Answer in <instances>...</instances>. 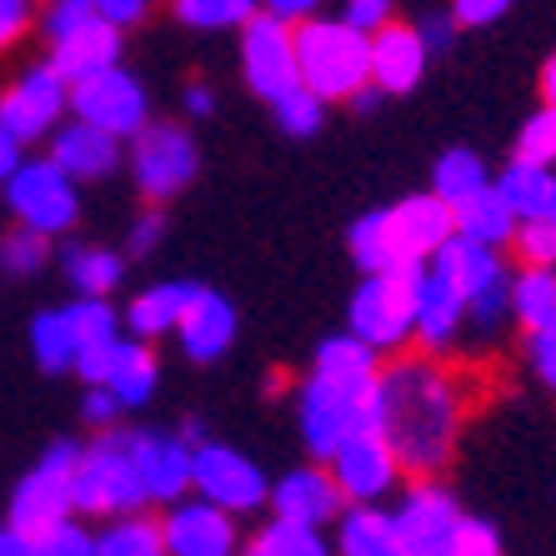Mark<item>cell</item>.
<instances>
[{
    "instance_id": "obj_53",
    "label": "cell",
    "mask_w": 556,
    "mask_h": 556,
    "mask_svg": "<svg viewBox=\"0 0 556 556\" xmlns=\"http://www.w3.org/2000/svg\"><path fill=\"white\" fill-rule=\"evenodd\" d=\"M21 151H26V146H21V141H15V136H11V130L0 126V186L11 181V170L21 166V161H26V155H21Z\"/></svg>"
},
{
    "instance_id": "obj_16",
    "label": "cell",
    "mask_w": 556,
    "mask_h": 556,
    "mask_svg": "<svg viewBox=\"0 0 556 556\" xmlns=\"http://www.w3.org/2000/svg\"><path fill=\"white\" fill-rule=\"evenodd\" d=\"M130 452V466L141 477L146 502L170 506L176 496L191 492V452L195 441H186L181 431H121Z\"/></svg>"
},
{
    "instance_id": "obj_33",
    "label": "cell",
    "mask_w": 556,
    "mask_h": 556,
    "mask_svg": "<svg viewBox=\"0 0 556 556\" xmlns=\"http://www.w3.org/2000/svg\"><path fill=\"white\" fill-rule=\"evenodd\" d=\"M30 351H36L40 371H51V376L76 371L80 341H76V326H71V316H65V306H55V311H40L36 321H30Z\"/></svg>"
},
{
    "instance_id": "obj_51",
    "label": "cell",
    "mask_w": 556,
    "mask_h": 556,
    "mask_svg": "<svg viewBox=\"0 0 556 556\" xmlns=\"http://www.w3.org/2000/svg\"><path fill=\"white\" fill-rule=\"evenodd\" d=\"M96 11L105 15V21H116L121 30L126 26H136L146 11H151V0H96Z\"/></svg>"
},
{
    "instance_id": "obj_44",
    "label": "cell",
    "mask_w": 556,
    "mask_h": 556,
    "mask_svg": "<svg viewBox=\"0 0 556 556\" xmlns=\"http://www.w3.org/2000/svg\"><path fill=\"white\" fill-rule=\"evenodd\" d=\"M161 236H166V216H161V206L151 201V211H141V216L130 220L126 251H136V256H151V251L161 247Z\"/></svg>"
},
{
    "instance_id": "obj_9",
    "label": "cell",
    "mask_w": 556,
    "mask_h": 556,
    "mask_svg": "<svg viewBox=\"0 0 556 556\" xmlns=\"http://www.w3.org/2000/svg\"><path fill=\"white\" fill-rule=\"evenodd\" d=\"M5 206L21 226L46 236H65L80 220V181H71L51 155L46 161H21L5 181Z\"/></svg>"
},
{
    "instance_id": "obj_22",
    "label": "cell",
    "mask_w": 556,
    "mask_h": 556,
    "mask_svg": "<svg viewBox=\"0 0 556 556\" xmlns=\"http://www.w3.org/2000/svg\"><path fill=\"white\" fill-rule=\"evenodd\" d=\"M236 306L220 291H195V301L186 306V316H181V326H176V337H181V351L191 356L195 366H211V362H220L226 351L236 346Z\"/></svg>"
},
{
    "instance_id": "obj_52",
    "label": "cell",
    "mask_w": 556,
    "mask_h": 556,
    "mask_svg": "<svg viewBox=\"0 0 556 556\" xmlns=\"http://www.w3.org/2000/svg\"><path fill=\"white\" fill-rule=\"evenodd\" d=\"M261 11L281 15V21H291V26H301V21H311V15L321 11V0H261Z\"/></svg>"
},
{
    "instance_id": "obj_17",
    "label": "cell",
    "mask_w": 556,
    "mask_h": 556,
    "mask_svg": "<svg viewBox=\"0 0 556 556\" xmlns=\"http://www.w3.org/2000/svg\"><path fill=\"white\" fill-rule=\"evenodd\" d=\"M326 466H331V477H337V486H341L346 502H381V496H391L396 492V481L406 477L402 462H396V452H391L387 437H381L376 427L346 437L337 452L326 456Z\"/></svg>"
},
{
    "instance_id": "obj_30",
    "label": "cell",
    "mask_w": 556,
    "mask_h": 556,
    "mask_svg": "<svg viewBox=\"0 0 556 556\" xmlns=\"http://www.w3.org/2000/svg\"><path fill=\"white\" fill-rule=\"evenodd\" d=\"M511 321L521 331H546L556 326V266H527L511 271Z\"/></svg>"
},
{
    "instance_id": "obj_6",
    "label": "cell",
    "mask_w": 556,
    "mask_h": 556,
    "mask_svg": "<svg viewBox=\"0 0 556 556\" xmlns=\"http://www.w3.org/2000/svg\"><path fill=\"white\" fill-rule=\"evenodd\" d=\"M416 281H421V266L362 271V286H356L351 311H346V331H356L381 356L402 351L416 331Z\"/></svg>"
},
{
    "instance_id": "obj_4",
    "label": "cell",
    "mask_w": 556,
    "mask_h": 556,
    "mask_svg": "<svg viewBox=\"0 0 556 556\" xmlns=\"http://www.w3.org/2000/svg\"><path fill=\"white\" fill-rule=\"evenodd\" d=\"M296 65H301V86L331 101H351L371 80V36L356 30L351 21H326L311 15L296 26Z\"/></svg>"
},
{
    "instance_id": "obj_20",
    "label": "cell",
    "mask_w": 556,
    "mask_h": 556,
    "mask_svg": "<svg viewBox=\"0 0 556 556\" xmlns=\"http://www.w3.org/2000/svg\"><path fill=\"white\" fill-rule=\"evenodd\" d=\"M341 496L337 477H331V466H296V471H286L281 481L271 486V511L276 517H291V521H306V527H337Z\"/></svg>"
},
{
    "instance_id": "obj_35",
    "label": "cell",
    "mask_w": 556,
    "mask_h": 556,
    "mask_svg": "<svg viewBox=\"0 0 556 556\" xmlns=\"http://www.w3.org/2000/svg\"><path fill=\"white\" fill-rule=\"evenodd\" d=\"M247 552L251 556H326V536H321V527H306V521H291V517H271L247 542Z\"/></svg>"
},
{
    "instance_id": "obj_10",
    "label": "cell",
    "mask_w": 556,
    "mask_h": 556,
    "mask_svg": "<svg viewBox=\"0 0 556 556\" xmlns=\"http://www.w3.org/2000/svg\"><path fill=\"white\" fill-rule=\"evenodd\" d=\"M76 441H55L51 452L30 466L21 486L11 492V527L26 531V536H40L51 531L55 521L76 517V496H71V481H76Z\"/></svg>"
},
{
    "instance_id": "obj_19",
    "label": "cell",
    "mask_w": 556,
    "mask_h": 556,
    "mask_svg": "<svg viewBox=\"0 0 556 556\" xmlns=\"http://www.w3.org/2000/svg\"><path fill=\"white\" fill-rule=\"evenodd\" d=\"M427 40L416 26H402L396 15H391L381 30H371V86H381L387 96H406L421 86L427 76Z\"/></svg>"
},
{
    "instance_id": "obj_24",
    "label": "cell",
    "mask_w": 556,
    "mask_h": 556,
    "mask_svg": "<svg viewBox=\"0 0 556 556\" xmlns=\"http://www.w3.org/2000/svg\"><path fill=\"white\" fill-rule=\"evenodd\" d=\"M462 326H466V301L456 296L441 276H431L427 266H421V281H416V331H412V341H421V346L437 356V351H446L456 337H462Z\"/></svg>"
},
{
    "instance_id": "obj_11",
    "label": "cell",
    "mask_w": 556,
    "mask_h": 556,
    "mask_svg": "<svg viewBox=\"0 0 556 556\" xmlns=\"http://www.w3.org/2000/svg\"><path fill=\"white\" fill-rule=\"evenodd\" d=\"M191 492H201L206 502L226 506L236 517H251V511L271 502V481L261 477V466L251 456H241L236 446L201 437L191 452Z\"/></svg>"
},
{
    "instance_id": "obj_7",
    "label": "cell",
    "mask_w": 556,
    "mask_h": 556,
    "mask_svg": "<svg viewBox=\"0 0 556 556\" xmlns=\"http://www.w3.org/2000/svg\"><path fill=\"white\" fill-rule=\"evenodd\" d=\"M201 170V151H195V136L176 121H146L136 136H130V181L146 201L166 206L170 195H181Z\"/></svg>"
},
{
    "instance_id": "obj_34",
    "label": "cell",
    "mask_w": 556,
    "mask_h": 556,
    "mask_svg": "<svg viewBox=\"0 0 556 556\" xmlns=\"http://www.w3.org/2000/svg\"><path fill=\"white\" fill-rule=\"evenodd\" d=\"M492 186V170L481 166L477 151H466V146H456V151H441V161L431 166V191L446 201V206H462V201H471L477 191H486Z\"/></svg>"
},
{
    "instance_id": "obj_41",
    "label": "cell",
    "mask_w": 556,
    "mask_h": 556,
    "mask_svg": "<svg viewBox=\"0 0 556 556\" xmlns=\"http://www.w3.org/2000/svg\"><path fill=\"white\" fill-rule=\"evenodd\" d=\"M36 556H96V536L76 517H65L36 536Z\"/></svg>"
},
{
    "instance_id": "obj_2",
    "label": "cell",
    "mask_w": 556,
    "mask_h": 556,
    "mask_svg": "<svg viewBox=\"0 0 556 556\" xmlns=\"http://www.w3.org/2000/svg\"><path fill=\"white\" fill-rule=\"evenodd\" d=\"M456 231L452 206L441 201L437 191L406 195L396 206L366 211L356 226H351V261L362 271H396V266H427L431 251Z\"/></svg>"
},
{
    "instance_id": "obj_27",
    "label": "cell",
    "mask_w": 556,
    "mask_h": 556,
    "mask_svg": "<svg viewBox=\"0 0 556 556\" xmlns=\"http://www.w3.org/2000/svg\"><path fill=\"white\" fill-rule=\"evenodd\" d=\"M337 546L346 556H402L396 521L381 511V502H346L337 517Z\"/></svg>"
},
{
    "instance_id": "obj_28",
    "label": "cell",
    "mask_w": 556,
    "mask_h": 556,
    "mask_svg": "<svg viewBox=\"0 0 556 556\" xmlns=\"http://www.w3.org/2000/svg\"><path fill=\"white\" fill-rule=\"evenodd\" d=\"M105 387L116 391L126 412H136V406L151 402L155 387H161V366H155V356H151V341L121 337L116 356H111V371H105Z\"/></svg>"
},
{
    "instance_id": "obj_56",
    "label": "cell",
    "mask_w": 556,
    "mask_h": 556,
    "mask_svg": "<svg viewBox=\"0 0 556 556\" xmlns=\"http://www.w3.org/2000/svg\"><path fill=\"white\" fill-rule=\"evenodd\" d=\"M542 101L556 105V55L546 61V71H542Z\"/></svg>"
},
{
    "instance_id": "obj_31",
    "label": "cell",
    "mask_w": 556,
    "mask_h": 556,
    "mask_svg": "<svg viewBox=\"0 0 556 556\" xmlns=\"http://www.w3.org/2000/svg\"><path fill=\"white\" fill-rule=\"evenodd\" d=\"M61 271L71 281V291H80V296H111L121 276H126V261L111 247H80L76 241V247H65Z\"/></svg>"
},
{
    "instance_id": "obj_42",
    "label": "cell",
    "mask_w": 556,
    "mask_h": 556,
    "mask_svg": "<svg viewBox=\"0 0 556 556\" xmlns=\"http://www.w3.org/2000/svg\"><path fill=\"white\" fill-rule=\"evenodd\" d=\"M496 552H502V536H496L492 521L462 517V527H456V546H452V556H496Z\"/></svg>"
},
{
    "instance_id": "obj_21",
    "label": "cell",
    "mask_w": 556,
    "mask_h": 556,
    "mask_svg": "<svg viewBox=\"0 0 556 556\" xmlns=\"http://www.w3.org/2000/svg\"><path fill=\"white\" fill-rule=\"evenodd\" d=\"M51 161L71 176V181H105L111 170L121 166V141L111 136V130L91 126V121H61V126L51 130Z\"/></svg>"
},
{
    "instance_id": "obj_43",
    "label": "cell",
    "mask_w": 556,
    "mask_h": 556,
    "mask_svg": "<svg viewBox=\"0 0 556 556\" xmlns=\"http://www.w3.org/2000/svg\"><path fill=\"white\" fill-rule=\"evenodd\" d=\"M96 15V0H51V11H46V40H55V36H65V30H76V26H86Z\"/></svg>"
},
{
    "instance_id": "obj_15",
    "label": "cell",
    "mask_w": 556,
    "mask_h": 556,
    "mask_svg": "<svg viewBox=\"0 0 556 556\" xmlns=\"http://www.w3.org/2000/svg\"><path fill=\"white\" fill-rule=\"evenodd\" d=\"M396 546L402 556H452L456 527H462V506L456 496L431 477H416V486L396 502Z\"/></svg>"
},
{
    "instance_id": "obj_5",
    "label": "cell",
    "mask_w": 556,
    "mask_h": 556,
    "mask_svg": "<svg viewBox=\"0 0 556 556\" xmlns=\"http://www.w3.org/2000/svg\"><path fill=\"white\" fill-rule=\"evenodd\" d=\"M296 421L306 452L316 462H326L346 437L376 427V381H346V376L311 371L296 396Z\"/></svg>"
},
{
    "instance_id": "obj_12",
    "label": "cell",
    "mask_w": 556,
    "mask_h": 556,
    "mask_svg": "<svg viewBox=\"0 0 556 556\" xmlns=\"http://www.w3.org/2000/svg\"><path fill=\"white\" fill-rule=\"evenodd\" d=\"M71 116L111 130L116 141H130L151 121V105H146V86L116 61V65H105V71L71 80Z\"/></svg>"
},
{
    "instance_id": "obj_47",
    "label": "cell",
    "mask_w": 556,
    "mask_h": 556,
    "mask_svg": "<svg viewBox=\"0 0 556 556\" xmlns=\"http://www.w3.org/2000/svg\"><path fill=\"white\" fill-rule=\"evenodd\" d=\"M80 412H86V421H91V427H111V421H116L126 406H121V396L105 387V381H91V387H86V402H80Z\"/></svg>"
},
{
    "instance_id": "obj_1",
    "label": "cell",
    "mask_w": 556,
    "mask_h": 556,
    "mask_svg": "<svg viewBox=\"0 0 556 556\" xmlns=\"http://www.w3.org/2000/svg\"><path fill=\"white\" fill-rule=\"evenodd\" d=\"M466 421V391L456 371L427 356H402L376 376V431L387 437L406 477H437L452 462Z\"/></svg>"
},
{
    "instance_id": "obj_3",
    "label": "cell",
    "mask_w": 556,
    "mask_h": 556,
    "mask_svg": "<svg viewBox=\"0 0 556 556\" xmlns=\"http://www.w3.org/2000/svg\"><path fill=\"white\" fill-rule=\"evenodd\" d=\"M427 271L441 276L466 301V321L477 326L481 337H492V331H502V321H511V266L496 247H481L471 236L452 231L431 251Z\"/></svg>"
},
{
    "instance_id": "obj_38",
    "label": "cell",
    "mask_w": 556,
    "mask_h": 556,
    "mask_svg": "<svg viewBox=\"0 0 556 556\" xmlns=\"http://www.w3.org/2000/svg\"><path fill=\"white\" fill-rule=\"evenodd\" d=\"M46 261H51V236L30 231V226H21V220H15V231L0 241V271L40 276V271H46Z\"/></svg>"
},
{
    "instance_id": "obj_39",
    "label": "cell",
    "mask_w": 556,
    "mask_h": 556,
    "mask_svg": "<svg viewBox=\"0 0 556 556\" xmlns=\"http://www.w3.org/2000/svg\"><path fill=\"white\" fill-rule=\"evenodd\" d=\"M517 155L521 161H546V166H556V105H542V111L517 130Z\"/></svg>"
},
{
    "instance_id": "obj_32",
    "label": "cell",
    "mask_w": 556,
    "mask_h": 556,
    "mask_svg": "<svg viewBox=\"0 0 556 556\" xmlns=\"http://www.w3.org/2000/svg\"><path fill=\"white\" fill-rule=\"evenodd\" d=\"M96 552L101 556H161L166 552V536H161V521L146 517L141 506H136V511L105 517V531H96Z\"/></svg>"
},
{
    "instance_id": "obj_54",
    "label": "cell",
    "mask_w": 556,
    "mask_h": 556,
    "mask_svg": "<svg viewBox=\"0 0 556 556\" xmlns=\"http://www.w3.org/2000/svg\"><path fill=\"white\" fill-rule=\"evenodd\" d=\"M0 556H36V536H26V531H15L5 521L0 527Z\"/></svg>"
},
{
    "instance_id": "obj_18",
    "label": "cell",
    "mask_w": 556,
    "mask_h": 556,
    "mask_svg": "<svg viewBox=\"0 0 556 556\" xmlns=\"http://www.w3.org/2000/svg\"><path fill=\"white\" fill-rule=\"evenodd\" d=\"M161 536H166L170 556H231L241 552L236 536V511L206 502V496H176L161 517Z\"/></svg>"
},
{
    "instance_id": "obj_48",
    "label": "cell",
    "mask_w": 556,
    "mask_h": 556,
    "mask_svg": "<svg viewBox=\"0 0 556 556\" xmlns=\"http://www.w3.org/2000/svg\"><path fill=\"white\" fill-rule=\"evenodd\" d=\"M391 11H396L391 0H346V5H341V21H351L356 30L371 36V30H381L391 21Z\"/></svg>"
},
{
    "instance_id": "obj_55",
    "label": "cell",
    "mask_w": 556,
    "mask_h": 556,
    "mask_svg": "<svg viewBox=\"0 0 556 556\" xmlns=\"http://www.w3.org/2000/svg\"><path fill=\"white\" fill-rule=\"evenodd\" d=\"M186 111H191V116H211V111H216V91H211V86H201V80H195V86H186Z\"/></svg>"
},
{
    "instance_id": "obj_8",
    "label": "cell",
    "mask_w": 556,
    "mask_h": 556,
    "mask_svg": "<svg viewBox=\"0 0 556 556\" xmlns=\"http://www.w3.org/2000/svg\"><path fill=\"white\" fill-rule=\"evenodd\" d=\"M71 496H76L80 517H101V521L146 506L141 477H136V466H130V452H126V441H121V431L91 441V446H80Z\"/></svg>"
},
{
    "instance_id": "obj_50",
    "label": "cell",
    "mask_w": 556,
    "mask_h": 556,
    "mask_svg": "<svg viewBox=\"0 0 556 556\" xmlns=\"http://www.w3.org/2000/svg\"><path fill=\"white\" fill-rule=\"evenodd\" d=\"M30 26V0H0V51H11Z\"/></svg>"
},
{
    "instance_id": "obj_40",
    "label": "cell",
    "mask_w": 556,
    "mask_h": 556,
    "mask_svg": "<svg viewBox=\"0 0 556 556\" xmlns=\"http://www.w3.org/2000/svg\"><path fill=\"white\" fill-rule=\"evenodd\" d=\"M511 251L527 266H556V220H517Z\"/></svg>"
},
{
    "instance_id": "obj_23",
    "label": "cell",
    "mask_w": 556,
    "mask_h": 556,
    "mask_svg": "<svg viewBox=\"0 0 556 556\" xmlns=\"http://www.w3.org/2000/svg\"><path fill=\"white\" fill-rule=\"evenodd\" d=\"M116 61H121V26L105 21L101 11H96L86 26L65 30V36L51 40V65L65 80H80V76H91V71L116 65Z\"/></svg>"
},
{
    "instance_id": "obj_13",
    "label": "cell",
    "mask_w": 556,
    "mask_h": 556,
    "mask_svg": "<svg viewBox=\"0 0 556 556\" xmlns=\"http://www.w3.org/2000/svg\"><path fill=\"white\" fill-rule=\"evenodd\" d=\"M71 111V80L51 61L30 65L26 76L11 80V91H0V126L11 130L21 146L51 141V130Z\"/></svg>"
},
{
    "instance_id": "obj_29",
    "label": "cell",
    "mask_w": 556,
    "mask_h": 556,
    "mask_svg": "<svg viewBox=\"0 0 556 556\" xmlns=\"http://www.w3.org/2000/svg\"><path fill=\"white\" fill-rule=\"evenodd\" d=\"M452 216H456V231L481 241V247L502 251V247H511V236H517V211L506 206V195L496 191V181L486 186V191H477L471 201H462Z\"/></svg>"
},
{
    "instance_id": "obj_25",
    "label": "cell",
    "mask_w": 556,
    "mask_h": 556,
    "mask_svg": "<svg viewBox=\"0 0 556 556\" xmlns=\"http://www.w3.org/2000/svg\"><path fill=\"white\" fill-rule=\"evenodd\" d=\"M195 291H201L195 281H161V286H151V291H141V296H130L126 331L141 341L176 337V326H181L186 306L195 301Z\"/></svg>"
},
{
    "instance_id": "obj_46",
    "label": "cell",
    "mask_w": 556,
    "mask_h": 556,
    "mask_svg": "<svg viewBox=\"0 0 556 556\" xmlns=\"http://www.w3.org/2000/svg\"><path fill=\"white\" fill-rule=\"evenodd\" d=\"M527 351H531V371L542 376V387L556 391V326H546V331H531Z\"/></svg>"
},
{
    "instance_id": "obj_49",
    "label": "cell",
    "mask_w": 556,
    "mask_h": 556,
    "mask_svg": "<svg viewBox=\"0 0 556 556\" xmlns=\"http://www.w3.org/2000/svg\"><path fill=\"white\" fill-rule=\"evenodd\" d=\"M416 30H421V40H427V51L431 55H446L456 46V15L446 11V15H421V21H416Z\"/></svg>"
},
{
    "instance_id": "obj_45",
    "label": "cell",
    "mask_w": 556,
    "mask_h": 556,
    "mask_svg": "<svg viewBox=\"0 0 556 556\" xmlns=\"http://www.w3.org/2000/svg\"><path fill=\"white\" fill-rule=\"evenodd\" d=\"M506 11H511V0H452V15H456V26L462 30L496 26Z\"/></svg>"
},
{
    "instance_id": "obj_36",
    "label": "cell",
    "mask_w": 556,
    "mask_h": 556,
    "mask_svg": "<svg viewBox=\"0 0 556 556\" xmlns=\"http://www.w3.org/2000/svg\"><path fill=\"white\" fill-rule=\"evenodd\" d=\"M256 11L261 0H176V15L191 30H241Z\"/></svg>"
},
{
    "instance_id": "obj_26",
    "label": "cell",
    "mask_w": 556,
    "mask_h": 556,
    "mask_svg": "<svg viewBox=\"0 0 556 556\" xmlns=\"http://www.w3.org/2000/svg\"><path fill=\"white\" fill-rule=\"evenodd\" d=\"M496 191L517 211V220H556V170L546 161L511 155V166L496 176Z\"/></svg>"
},
{
    "instance_id": "obj_14",
    "label": "cell",
    "mask_w": 556,
    "mask_h": 556,
    "mask_svg": "<svg viewBox=\"0 0 556 556\" xmlns=\"http://www.w3.org/2000/svg\"><path fill=\"white\" fill-rule=\"evenodd\" d=\"M241 71L247 86L261 101H276L281 91L301 86V65H296V26L281 21L271 11H256L241 26Z\"/></svg>"
},
{
    "instance_id": "obj_37",
    "label": "cell",
    "mask_w": 556,
    "mask_h": 556,
    "mask_svg": "<svg viewBox=\"0 0 556 556\" xmlns=\"http://www.w3.org/2000/svg\"><path fill=\"white\" fill-rule=\"evenodd\" d=\"M271 116L276 126L286 130V136H296V141H306V136H316L326 121V101L311 86H291V91H281L271 101Z\"/></svg>"
}]
</instances>
